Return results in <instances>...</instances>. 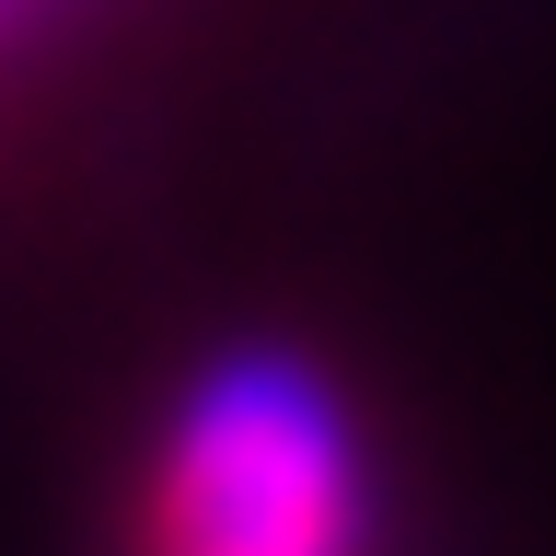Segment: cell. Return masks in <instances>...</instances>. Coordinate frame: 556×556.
<instances>
[{"label":"cell","mask_w":556,"mask_h":556,"mask_svg":"<svg viewBox=\"0 0 556 556\" xmlns=\"http://www.w3.org/2000/svg\"><path fill=\"white\" fill-rule=\"evenodd\" d=\"M394 486L359 382L302 337H220L139 417L104 556H382Z\"/></svg>","instance_id":"obj_1"},{"label":"cell","mask_w":556,"mask_h":556,"mask_svg":"<svg viewBox=\"0 0 556 556\" xmlns=\"http://www.w3.org/2000/svg\"><path fill=\"white\" fill-rule=\"evenodd\" d=\"M70 24H81V0H0V81H12V70H35Z\"/></svg>","instance_id":"obj_2"}]
</instances>
